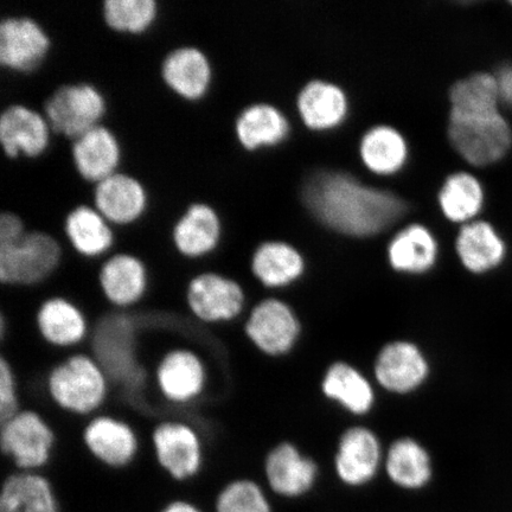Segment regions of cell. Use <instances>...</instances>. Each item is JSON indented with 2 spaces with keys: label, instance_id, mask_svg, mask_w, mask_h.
I'll return each mask as SVG.
<instances>
[{
  "label": "cell",
  "instance_id": "1",
  "mask_svg": "<svg viewBox=\"0 0 512 512\" xmlns=\"http://www.w3.org/2000/svg\"><path fill=\"white\" fill-rule=\"evenodd\" d=\"M303 200L324 226L355 238L381 233L407 211L406 202L394 192L336 170L319 171L307 179Z\"/></svg>",
  "mask_w": 512,
  "mask_h": 512
},
{
  "label": "cell",
  "instance_id": "2",
  "mask_svg": "<svg viewBox=\"0 0 512 512\" xmlns=\"http://www.w3.org/2000/svg\"><path fill=\"white\" fill-rule=\"evenodd\" d=\"M23 407L49 419L85 421L105 411L113 396L110 377L87 349L57 356L41 375L21 383Z\"/></svg>",
  "mask_w": 512,
  "mask_h": 512
},
{
  "label": "cell",
  "instance_id": "3",
  "mask_svg": "<svg viewBox=\"0 0 512 512\" xmlns=\"http://www.w3.org/2000/svg\"><path fill=\"white\" fill-rule=\"evenodd\" d=\"M14 293L44 347L59 355L87 348L93 322L75 299L47 287Z\"/></svg>",
  "mask_w": 512,
  "mask_h": 512
},
{
  "label": "cell",
  "instance_id": "4",
  "mask_svg": "<svg viewBox=\"0 0 512 512\" xmlns=\"http://www.w3.org/2000/svg\"><path fill=\"white\" fill-rule=\"evenodd\" d=\"M144 439L153 464L174 482L187 483L207 466L206 439L184 416H162L145 432Z\"/></svg>",
  "mask_w": 512,
  "mask_h": 512
},
{
  "label": "cell",
  "instance_id": "5",
  "mask_svg": "<svg viewBox=\"0 0 512 512\" xmlns=\"http://www.w3.org/2000/svg\"><path fill=\"white\" fill-rule=\"evenodd\" d=\"M183 304L189 317L207 328L232 326L245 315L246 288L238 279L219 268L204 267L188 275Z\"/></svg>",
  "mask_w": 512,
  "mask_h": 512
},
{
  "label": "cell",
  "instance_id": "6",
  "mask_svg": "<svg viewBox=\"0 0 512 512\" xmlns=\"http://www.w3.org/2000/svg\"><path fill=\"white\" fill-rule=\"evenodd\" d=\"M63 258V248L54 235L28 230L21 240L0 246V285L37 290L61 271Z\"/></svg>",
  "mask_w": 512,
  "mask_h": 512
},
{
  "label": "cell",
  "instance_id": "7",
  "mask_svg": "<svg viewBox=\"0 0 512 512\" xmlns=\"http://www.w3.org/2000/svg\"><path fill=\"white\" fill-rule=\"evenodd\" d=\"M83 451L102 469L125 471L142 458L145 439L125 416L105 409L79 425Z\"/></svg>",
  "mask_w": 512,
  "mask_h": 512
},
{
  "label": "cell",
  "instance_id": "8",
  "mask_svg": "<svg viewBox=\"0 0 512 512\" xmlns=\"http://www.w3.org/2000/svg\"><path fill=\"white\" fill-rule=\"evenodd\" d=\"M57 432L53 422L38 409L23 407L0 422V451L14 471L42 472L53 463Z\"/></svg>",
  "mask_w": 512,
  "mask_h": 512
},
{
  "label": "cell",
  "instance_id": "9",
  "mask_svg": "<svg viewBox=\"0 0 512 512\" xmlns=\"http://www.w3.org/2000/svg\"><path fill=\"white\" fill-rule=\"evenodd\" d=\"M447 138L460 157L475 166L497 163L512 145L511 127L501 113L448 114Z\"/></svg>",
  "mask_w": 512,
  "mask_h": 512
},
{
  "label": "cell",
  "instance_id": "10",
  "mask_svg": "<svg viewBox=\"0 0 512 512\" xmlns=\"http://www.w3.org/2000/svg\"><path fill=\"white\" fill-rule=\"evenodd\" d=\"M95 283L108 309L136 311L150 296V266L133 252H114L96 268Z\"/></svg>",
  "mask_w": 512,
  "mask_h": 512
},
{
  "label": "cell",
  "instance_id": "11",
  "mask_svg": "<svg viewBox=\"0 0 512 512\" xmlns=\"http://www.w3.org/2000/svg\"><path fill=\"white\" fill-rule=\"evenodd\" d=\"M43 110L51 132L74 140L100 125L106 100L91 83H66L50 94Z\"/></svg>",
  "mask_w": 512,
  "mask_h": 512
},
{
  "label": "cell",
  "instance_id": "12",
  "mask_svg": "<svg viewBox=\"0 0 512 512\" xmlns=\"http://www.w3.org/2000/svg\"><path fill=\"white\" fill-rule=\"evenodd\" d=\"M242 332L261 354L279 357L292 350L300 326L293 310L283 300L265 298L247 312Z\"/></svg>",
  "mask_w": 512,
  "mask_h": 512
},
{
  "label": "cell",
  "instance_id": "13",
  "mask_svg": "<svg viewBox=\"0 0 512 512\" xmlns=\"http://www.w3.org/2000/svg\"><path fill=\"white\" fill-rule=\"evenodd\" d=\"M50 37L40 23L27 16H11L0 22V63L18 73L34 72L46 61Z\"/></svg>",
  "mask_w": 512,
  "mask_h": 512
},
{
  "label": "cell",
  "instance_id": "14",
  "mask_svg": "<svg viewBox=\"0 0 512 512\" xmlns=\"http://www.w3.org/2000/svg\"><path fill=\"white\" fill-rule=\"evenodd\" d=\"M222 223L217 211L208 203L195 202L171 230V242L176 253L188 261H202L220 247Z\"/></svg>",
  "mask_w": 512,
  "mask_h": 512
},
{
  "label": "cell",
  "instance_id": "15",
  "mask_svg": "<svg viewBox=\"0 0 512 512\" xmlns=\"http://www.w3.org/2000/svg\"><path fill=\"white\" fill-rule=\"evenodd\" d=\"M50 132L46 117L29 106L10 105L0 114V144L6 157L42 155L49 145Z\"/></svg>",
  "mask_w": 512,
  "mask_h": 512
},
{
  "label": "cell",
  "instance_id": "16",
  "mask_svg": "<svg viewBox=\"0 0 512 512\" xmlns=\"http://www.w3.org/2000/svg\"><path fill=\"white\" fill-rule=\"evenodd\" d=\"M147 195L142 182L124 172L95 184L94 206L105 219L118 226L136 222L146 208Z\"/></svg>",
  "mask_w": 512,
  "mask_h": 512
},
{
  "label": "cell",
  "instance_id": "17",
  "mask_svg": "<svg viewBox=\"0 0 512 512\" xmlns=\"http://www.w3.org/2000/svg\"><path fill=\"white\" fill-rule=\"evenodd\" d=\"M296 106L300 119L313 131L332 130L349 113L348 94L343 87L323 79L306 82L297 95Z\"/></svg>",
  "mask_w": 512,
  "mask_h": 512
},
{
  "label": "cell",
  "instance_id": "18",
  "mask_svg": "<svg viewBox=\"0 0 512 512\" xmlns=\"http://www.w3.org/2000/svg\"><path fill=\"white\" fill-rule=\"evenodd\" d=\"M375 375L384 389L406 394L426 380L428 363L415 344L394 342L381 350L375 364Z\"/></svg>",
  "mask_w": 512,
  "mask_h": 512
},
{
  "label": "cell",
  "instance_id": "19",
  "mask_svg": "<svg viewBox=\"0 0 512 512\" xmlns=\"http://www.w3.org/2000/svg\"><path fill=\"white\" fill-rule=\"evenodd\" d=\"M160 73L165 85L188 101L201 99L213 78L208 56L194 46L171 50L164 57Z\"/></svg>",
  "mask_w": 512,
  "mask_h": 512
},
{
  "label": "cell",
  "instance_id": "20",
  "mask_svg": "<svg viewBox=\"0 0 512 512\" xmlns=\"http://www.w3.org/2000/svg\"><path fill=\"white\" fill-rule=\"evenodd\" d=\"M381 445L376 435L363 427L350 428L339 441L336 472L344 484L361 486L370 482L379 470Z\"/></svg>",
  "mask_w": 512,
  "mask_h": 512
},
{
  "label": "cell",
  "instance_id": "21",
  "mask_svg": "<svg viewBox=\"0 0 512 512\" xmlns=\"http://www.w3.org/2000/svg\"><path fill=\"white\" fill-rule=\"evenodd\" d=\"M317 465L292 444L281 443L268 452L265 475L275 494L298 497L310 491L317 478Z\"/></svg>",
  "mask_w": 512,
  "mask_h": 512
},
{
  "label": "cell",
  "instance_id": "22",
  "mask_svg": "<svg viewBox=\"0 0 512 512\" xmlns=\"http://www.w3.org/2000/svg\"><path fill=\"white\" fill-rule=\"evenodd\" d=\"M70 153L78 174L95 184L117 172L121 158L117 137L101 124L74 139Z\"/></svg>",
  "mask_w": 512,
  "mask_h": 512
},
{
  "label": "cell",
  "instance_id": "23",
  "mask_svg": "<svg viewBox=\"0 0 512 512\" xmlns=\"http://www.w3.org/2000/svg\"><path fill=\"white\" fill-rule=\"evenodd\" d=\"M63 233L75 254L89 261L104 260L115 245L110 222L86 204L69 211L63 221Z\"/></svg>",
  "mask_w": 512,
  "mask_h": 512
},
{
  "label": "cell",
  "instance_id": "24",
  "mask_svg": "<svg viewBox=\"0 0 512 512\" xmlns=\"http://www.w3.org/2000/svg\"><path fill=\"white\" fill-rule=\"evenodd\" d=\"M0 512H60L53 483L42 472L12 471L3 480Z\"/></svg>",
  "mask_w": 512,
  "mask_h": 512
},
{
  "label": "cell",
  "instance_id": "25",
  "mask_svg": "<svg viewBox=\"0 0 512 512\" xmlns=\"http://www.w3.org/2000/svg\"><path fill=\"white\" fill-rule=\"evenodd\" d=\"M249 265L258 283L272 290L293 284L305 271L302 253L291 243L279 240L256 246Z\"/></svg>",
  "mask_w": 512,
  "mask_h": 512
},
{
  "label": "cell",
  "instance_id": "26",
  "mask_svg": "<svg viewBox=\"0 0 512 512\" xmlns=\"http://www.w3.org/2000/svg\"><path fill=\"white\" fill-rule=\"evenodd\" d=\"M234 130L243 149L255 151L283 143L291 131L283 111L268 102H254L239 113Z\"/></svg>",
  "mask_w": 512,
  "mask_h": 512
},
{
  "label": "cell",
  "instance_id": "27",
  "mask_svg": "<svg viewBox=\"0 0 512 512\" xmlns=\"http://www.w3.org/2000/svg\"><path fill=\"white\" fill-rule=\"evenodd\" d=\"M387 253L389 264L396 272L426 273L438 260V240L425 224L411 223L393 236Z\"/></svg>",
  "mask_w": 512,
  "mask_h": 512
},
{
  "label": "cell",
  "instance_id": "28",
  "mask_svg": "<svg viewBox=\"0 0 512 512\" xmlns=\"http://www.w3.org/2000/svg\"><path fill=\"white\" fill-rule=\"evenodd\" d=\"M456 251L467 271L483 274L502 264L507 246L492 224L478 220L460 228Z\"/></svg>",
  "mask_w": 512,
  "mask_h": 512
},
{
  "label": "cell",
  "instance_id": "29",
  "mask_svg": "<svg viewBox=\"0 0 512 512\" xmlns=\"http://www.w3.org/2000/svg\"><path fill=\"white\" fill-rule=\"evenodd\" d=\"M361 162L373 174L390 176L406 165L409 144L398 128L379 124L363 133L358 145Z\"/></svg>",
  "mask_w": 512,
  "mask_h": 512
},
{
  "label": "cell",
  "instance_id": "30",
  "mask_svg": "<svg viewBox=\"0 0 512 512\" xmlns=\"http://www.w3.org/2000/svg\"><path fill=\"white\" fill-rule=\"evenodd\" d=\"M485 202L483 184L466 171H457L445 178L438 192L441 213L453 223L475 221Z\"/></svg>",
  "mask_w": 512,
  "mask_h": 512
},
{
  "label": "cell",
  "instance_id": "31",
  "mask_svg": "<svg viewBox=\"0 0 512 512\" xmlns=\"http://www.w3.org/2000/svg\"><path fill=\"white\" fill-rule=\"evenodd\" d=\"M322 387L326 398L336 401L352 414H367L373 408V387L366 377L350 364H332L326 371Z\"/></svg>",
  "mask_w": 512,
  "mask_h": 512
},
{
  "label": "cell",
  "instance_id": "32",
  "mask_svg": "<svg viewBox=\"0 0 512 512\" xmlns=\"http://www.w3.org/2000/svg\"><path fill=\"white\" fill-rule=\"evenodd\" d=\"M448 102V114L475 115L499 112L501 100L495 74L477 72L457 80L448 89Z\"/></svg>",
  "mask_w": 512,
  "mask_h": 512
},
{
  "label": "cell",
  "instance_id": "33",
  "mask_svg": "<svg viewBox=\"0 0 512 512\" xmlns=\"http://www.w3.org/2000/svg\"><path fill=\"white\" fill-rule=\"evenodd\" d=\"M387 475L400 488H424L432 477L431 458L418 441L400 439L390 447L386 460Z\"/></svg>",
  "mask_w": 512,
  "mask_h": 512
},
{
  "label": "cell",
  "instance_id": "34",
  "mask_svg": "<svg viewBox=\"0 0 512 512\" xmlns=\"http://www.w3.org/2000/svg\"><path fill=\"white\" fill-rule=\"evenodd\" d=\"M155 0H105L102 16L108 28L126 34H142L157 17Z\"/></svg>",
  "mask_w": 512,
  "mask_h": 512
},
{
  "label": "cell",
  "instance_id": "35",
  "mask_svg": "<svg viewBox=\"0 0 512 512\" xmlns=\"http://www.w3.org/2000/svg\"><path fill=\"white\" fill-rule=\"evenodd\" d=\"M216 512H271V505L261 486L248 478L230 480L215 502Z\"/></svg>",
  "mask_w": 512,
  "mask_h": 512
},
{
  "label": "cell",
  "instance_id": "36",
  "mask_svg": "<svg viewBox=\"0 0 512 512\" xmlns=\"http://www.w3.org/2000/svg\"><path fill=\"white\" fill-rule=\"evenodd\" d=\"M23 399L21 384L9 358L0 354V422L21 411Z\"/></svg>",
  "mask_w": 512,
  "mask_h": 512
},
{
  "label": "cell",
  "instance_id": "37",
  "mask_svg": "<svg viewBox=\"0 0 512 512\" xmlns=\"http://www.w3.org/2000/svg\"><path fill=\"white\" fill-rule=\"evenodd\" d=\"M27 232L23 220L17 214L12 211H3L0 214V246L21 240Z\"/></svg>",
  "mask_w": 512,
  "mask_h": 512
},
{
  "label": "cell",
  "instance_id": "38",
  "mask_svg": "<svg viewBox=\"0 0 512 512\" xmlns=\"http://www.w3.org/2000/svg\"><path fill=\"white\" fill-rule=\"evenodd\" d=\"M495 76L501 105L512 108V64H503Z\"/></svg>",
  "mask_w": 512,
  "mask_h": 512
},
{
  "label": "cell",
  "instance_id": "39",
  "mask_svg": "<svg viewBox=\"0 0 512 512\" xmlns=\"http://www.w3.org/2000/svg\"><path fill=\"white\" fill-rule=\"evenodd\" d=\"M160 512H202L200 508L194 503L184 501V499H176L169 504H166L164 509Z\"/></svg>",
  "mask_w": 512,
  "mask_h": 512
}]
</instances>
